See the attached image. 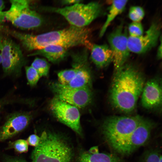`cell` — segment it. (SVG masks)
Returning <instances> with one entry per match:
<instances>
[{
  "instance_id": "8992f818",
  "label": "cell",
  "mask_w": 162,
  "mask_h": 162,
  "mask_svg": "<svg viewBox=\"0 0 162 162\" xmlns=\"http://www.w3.org/2000/svg\"><path fill=\"white\" fill-rule=\"evenodd\" d=\"M10 6L4 11L5 19L20 29L28 30L38 28L44 22L42 16L30 6L28 0H11Z\"/></svg>"
},
{
  "instance_id": "83f0119b",
  "label": "cell",
  "mask_w": 162,
  "mask_h": 162,
  "mask_svg": "<svg viewBox=\"0 0 162 162\" xmlns=\"http://www.w3.org/2000/svg\"><path fill=\"white\" fill-rule=\"evenodd\" d=\"M4 162H29L25 160L18 157L11 156H6L4 158Z\"/></svg>"
},
{
  "instance_id": "5b68a950",
  "label": "cell",
  "mask_w": 162,
  "mask_h": 162,
  "mask_svg": "<svg viewBox=\"0 0 162 162\" xmlns=\"http://www.w3.org/2000/svg\"><path fill=\"white\" fill-rule=\"evenodd\" d=\"M41 9L60 14L71 26L80 28L85 27L103 13L102 5L97 2L80 3L63 8L44 7Z\"/></svg>"
},
{
  "instance_id": "d4e9b609",
  "label": "cell",
  "mask_w": 162,
  "mask_h": 162,
  "mask_svg": "<svg viewBox=\"0 0 162 162\" xmlns=\"http://www.w3.org/2000/svg\"><path fill=\"white\" fill-rule=\"evenodd\" d=\"M28 145L26 140L20 139L10 142L9 146L10 148H13L17 152L22 153L28 151Z\"/></svg>"
},
{
  "instance_id": "ffe728a7",
  "label": "cell",
  "mask_w": 162,
  "mask_h": 162,
  "mask_svg": "<svg viewBox=\"0 0 162 162\" xmlns=\"http://www.w3.org/2000/svg\"><path fill=\"white\" fill-rule=\"evenodd\" d=\"M76 69L72 68L61 70L57 74L58 82L61 84L66 85L74 79L76 72Z\"/></svg>"
},
{
  "instance_id": "3957f363",
  "label": "cell",
  "mask_w": 162,
  "mask_h": 162,
  "mask_svg": "<svg viewBox=\"0 0 162 162\" xmlns=\"http://www.w3.org/2000/svg\"><path fill=\"white\" fill-rule=\"evenodd\" d=\"M143 118L138 115L109 116L101 124V133L114 151L122 155H129L134 150L139 133L138 126Z\"/></svg>"
},
{
  "instance_id": "52a82bcc",
  "label": "cell",
  "mask_w": 162,
  "mask_h": 162,
  "mask_svg": "<svg viewBox=\"0 0 162 162\" xmlns=\"http://www.w3.org/2000/svg\"><path fill=\"white\" fill-rule=\"evenodd\" d=\"M2 69L4 74L20 76L27 63L20 46L10 38L3 36L2 42Z\"/></svg>"
},
{
  "instance_id": "ac0fdd59",
  "label": "cell",
  "mask_w": 162,
  "mask_h": 162,
  "mask_svg": "<svg viewBox=\"0 0 162 162\" xmlns=\"http://www.w3.org/2000/svg\"><path fill=\"white\" fill-rule=\"evenodd\" d=\"M111 2L106 20L100 32V37L103 36L111 22L124 10L128 0H116L111 1Z\"/></svg>"
},
{
  "instance_id": "484cf974",
  "label": "cell",
  "mask_w": 162,
  "mask_h": 162,
  "mask_svg": "<svg viewBox=\"0 0 162 162\" xmlns=\"http://www.w3.org/2000/svg\"><path fill=\"white\" fill-rule=\"evenodd\" d=\"M26 140L28 145L35 147L40 142V137L36 134H32L28 137Z\"/></svg>"
},
{
  "instance_id": "2e32d148",
  "label": "cell",
  "mask_w": 162,
  "mask_h": 162,
  "mask_svg": "<svg viewBox=\"0 0 162 162\" xmlns=\"http://www.w3.org/2000/svg\"><path fill=\"white\" fill-rule=\"evenodd\" d=\"M68 54L67 49L60 46L51 45L34 51L28 56H41L52 63H57L64 60Z\"/></svg>"
},
{
  "instance_id": "e0dca14e",
  "label": "cell",
  "mask_w": 162,
  "mask_h": 162,
  "mask_svg": "<svg viewBox=\"0 0 162 162\" xmlns=\"http://www.w3.org/2000/svg\"><path fill=\"white\" fill-rule=\"evenodd\" d=\"M77 162H122L116 154L108 153L99 152V151L92 152L83 151L79 155Z\"/></svg>"
},
{
  "instance_id": "d6986e66",
  "label": "cell",
  "mask_w": 162,
  "mask_h": 162,
  "mask_svg": "<svg viewBox=\"0 0 162 162\" xmlns=\"http://www.w3.org/2000/svg\"><path fill=\"white\" fill-rule=\"evenodd\" d=\"M31 66L36 70L40 77L46 76L48 75L50 64L45 59L36 58L32 62Z\"/></svg>"
},
{
  "instance_id": "4316f807",
  "label": "cell",
  "mask_w": 162,
  "mask_h": 162,
  "mask_svg": "<svg viewBox=\"0 0 162 162\" xmlns=\"http://www.w3.org/2000/svg\"><path fill=\"white\" fill-rule=\"evenodd\" d=\"M5 7L4 2L0 0V29L1 28L2 24L5 20L4 9Z\"/></svg>"
},
{
  "instance_id": "5bb4252c",
  "label": "cell",
  "mask_w": 162,
  "mask_h": 162,
  "mask_svg": "<svg viewBox=\"0 0 162 162\" xmlns=\"http://www.w3.org/2000/svg\"><path fill=\"white\" fill-rule=\"evenodd\" d=\"M161 81L157 78L151 79L145 83L141 96L142 106L147 110H155L162 104Z\"/></svg>"
},
{
  "instance_id": "4fadbf2b",
  "label": "cell",
  "mask_w": 162,
  "mask_h": 162,
  "mask_svg": "<svg viewBox=\"0 0 162 162\" xmlns=\"http://www.w3.org/2000/svg\"><path fill=\"white\" fill-rule=\"evenodd\" d=\"M32 118V115L28 112L15 113L9 116L0 130V141L7 140L22 131Z\"/></svg>"
},
{
  "instance_id": "9a60e30c",
  "label": "cell",
  "mask_w": 162,
  "mask_h": 162,
  "mask_svg": "<svg viewBox=\"0 0 162 162\" xmlns=\"http://www.w3.org/2000/svg\"><path fill=\"white\" fill-rule=\"evenodd\" d=\"M90 50L91 59L98 68H103L112 62V52L108 45L93 44Z\"/></svg>"
},
{
  "instance_id": "7a4b0ae2",
  "label": "cell",
  "mask_w": 162,
  "mask_h": 162,
  "mask_svg": "<svg viewBox=\"0 0 162 162\" xmlns=\"http://www.w3.org/2000/svg\"><path fill=\"white\" fill-rule=\"evenodd\" d=\"M9 33L18 40L28 51H36L51 45L60 46L67 49L77 46H84L91 49L92 44L90 41V31L86 27L71 26L60 30L38 34L9 30Z\"/></svg>"
},
{
  "instance_id": "603a6c76",
  "label": "cell",
  "mask_w": 162,
  "mask_h": 162,
  "mask_svg": "<svg viewBox=\"0 0 162 162\" xmlns=\"http://www.w3.org/2000/svg\"><path fill=\"white\" fill-rule=\"evenodd\" d=\"M26 72L28 82L31 86H34L37 83L40 76L36 70L32 66H26Z\"/></svg>"
},
{
  "instance_id": "f546056e",
  "label": "cell",
  "mask_w": 162,
  "mask_h": 162,
  "mask_svg": "<svg viewBox=\"0 0 162 162\" xmlns=\"http://www.w3.org/2000/svg\"><path fill=\"white\" fill-rule=\"evenodd\" d=\"M157 57L158 59H160L162 58V39L160 40V43L159 45L157 52Z\"/></svg>"
},
{
  "instance_id": "30bf717a",
  "label": "cell",
  "mask_w": 162,
  "mask_h": 162,
  "mask_svg": "<svg viewBox=\"0 0 162 162\" xmlns=\"http://www.w3.org/2000/svg\"><path fill=\"white\" fill-rule=\"evenodd\" d=\"M54 116L60 122L69 127L77 134L82 135L78 108L54 97L50 104Z\"/></svg>"
},
{
  "instance_id": "8fae6325",
  "label": "cell",
  "mask_w": 162,
  "mask_h": 162,
  "mask_svg": "<svg viewBox=\"0 0 162 162\" xmlns=\"http://www.w3.org/2000/svg\"><path fill=\"white\" fill-rule=\"evenodd\" d=\"M160 24L154 22L143 34L138 37L128 36V45L130 51L136 54L146 53L154 47L161 37Z\"/></svg>"
},
{
  "instance_id": "ba28073f",
  "label": "cell",
  "mask_w": 162,
  "mask_h": 162,
  "mask_svg": "<svg viewBox=\"0 0 162 162\" xmlns=\"http://www.w3.org/2000/svg\"><path fill=\"white\" fill-rule=\"evenodd\" d=\"M54 97L73 105L78 108L86 107L92 98L91 87L76 88L54 82L50 84Z\"/></svg>"
},
{
  "instance_id": "277c9868",
  "label": "cell",
  "mask_w": 162,
  "mask_h": 162,
  "mask_svg": "<svg viewBox=\"0 0 162 162\" xmlns=\"http://www.w3.org/2000/svg\"><path fill=\"white\" fill-rule=\"evenodd\" d=\"M73 147L66 137L50 131H44L38 145L31 154L32 162H73Z\"/></svg>"
},
{
  "instance_id": "9c48e42d",
  "label": "cell",
  "mask_w": 162,
  "mask_h": 162,
  "mask_svg": "<svg viewBox=\"0 0 162 162\" xmlns=\"http://www.w3.org/2000/svg\"><path fill=\"white\" fill-rule=\"evenodd\" d=\"M128 33L127 28L121 23L108 35V41L112 53L114 72L126 63L130 56Z\"/></svg>"
},
{
  "instance_id": "7c38bea8",
  "label": "cell",
  "mask_w": 162,
  "mask_h": 162,
  "mask_svg": "<svg viewBox=\"0 0 162 162\" xmlns=\"http://www.w3.org/2000/svg\"><path fill=\"white\" fill-rule=\"evenodd\" d=\"M72 55L73 67L77 70L74 79L66 85L76 88L91 87L92 77L88 63L87 52L84 51Z\"/></svg>"
},
{
  "instance_id": "7402d4cb",
  "label": "cell",
  "mask_w": 162,
  "mask_h": 162,
  "mask_svg": "<svg viewBox=\"0 0 162 162\" xmlns=\"http://www.w3.org/2000/svg\"><path fill=\"white\" fill-rule=\"evenodd\" d=\"M145 14L143 8L138 6L130 7L128 13L129 17L133 22H140L144 17Z\"/></svg>"
},
{
  "instance_id": "cb8c5ba5",
  "label": "cell",
  "mask_w": 162,
  "mask_h": 162,
  "mask_svg": "<svg viewBox=\"0 0 162 162\" xmlns=\"http://www.w3.org/2000/svg\"><path fill=\"white\" fill-rule=\"evenodd\" d=\"M128 33L129 36L136 37L142 35L144 33L143 28L140 22H132L128 27Z\"/></svg>"
},
{
  "instance_id": "f1b7e54d",
  "label": "cell",
  "mask_w": 162,
  "mask_h": 162,
  "mask_svg": "<svg viewBox=\"0 0 162 162\" xmlns=\"http://www.w3.org/2000/svg\"><path fill=\"white\" fill-rule=\"evenodd\" d=\"M82 1L76 0H65L62 1L61 3L63 5H72L76 4L81 3Z\"/></svg>"
},
{
  "instance_id": "4dcf8cb0",
  "label": "cell",
  "mask_w": 162,
  "mask_h": 162,
  "mask_svg": "<svg viewBox=\"0 0 162 162\" xmlns=\"http://www.w3.org/2000/svg\"><path fill=\"white\" fill-rule=\"evenodd\" d=\"M3 36L0 34V64L2 63V42Z\"/></svg>"
},
{
  "instance_id": "6da1fadb",
  "label": "cell",
  "mask_w": 162,
  "mask_h": 162,
  "mask_svg": "<svg viewBox=\"0 0 162 162\" xmlns=\"http://www.w3.org/2000/svg\"><path fill=\"white\" fill-rule=\"evenodd\" d=\"M109 93L112 106L129 113L135 109L145 83L142 73L135 65L125 63L114 72Z\"/></svg>"
},
{
  "instance_id": "44dd1931",
  "label": "cell",
  "mask_w": 162,
  "mask_h": 162,
  "mask_svg": "<svg viewBox=\"0 0 162 162\" xmlns=\"http://www.w3.org/2000/svg\"><path fill=\"white\" fill-rule=\"evenodd\" d=\"M162 154L159 150H147L143 154L140 162H162Z\"/></svg>"
}]
</instances>
